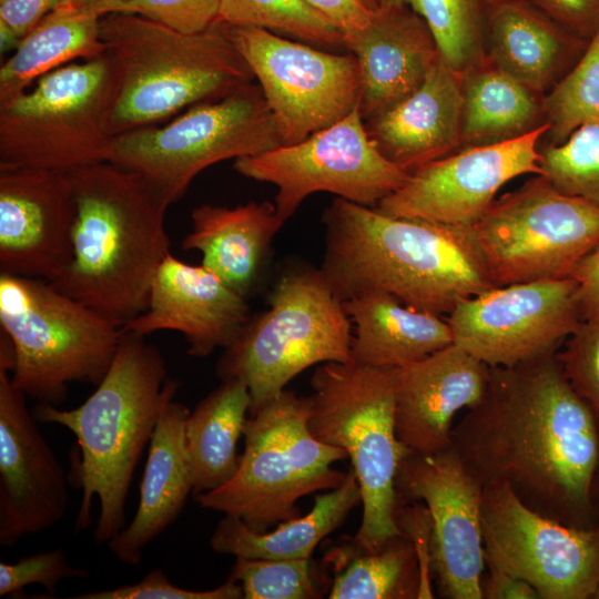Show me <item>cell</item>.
<instances>
[{
	"mask_svg": "<svg viewBox=\"0 0 599 599\" xmlns=\"http://www.w3.org/2000/svg\"><path fill=\"white\" fill-rule=\"evenodd\" d=\"M450 441L483 486L506 484L527 507L567 526H599L592 505L599 418L556 353L489 367L481 400Z\"/></svg>",
	"mask_w": 599,
	"mask_h": 599,
	"instance_id": "cell-1",
	"label": "cell"
},
{
	"mask_svg": "<svg viewBox=\"0 0 599 599\" xmlns=\"http://www.w3.org/2000/svg\"><path fill=\"white\" fill-rule=\"evenodd\" d=\"M322 222L319 270L342 302L379 292L446 317L459 302L497 287L470 226L395 217L341 197Z\"/></svg>",
	"mask_w": 599,
	"mask_h": 599,
	"instance_id": "cell-2",
	"label": "cell"
},
{
	"mask_svg": "<svg viewBox=\"0 0 599 599\" xmlns=\"http://www.w3.org/2000/svg\"><path fill=\"white\" fill-rule=\"evenodd\" d=\"M67 173L77 205L73 255L50 283L123 326L146 309L154 275L170 254V205L141 176L111 162Z\"/></svg>",
	"mask_w": 599,
	"mask_h": 599,
	"instance_id": "cell-3",
	"label": "cell"
},
{
	"mask_svg": "<svg viewBox=\"0 0 599 599\" xmlns=\"http://www.w3.org/2000/svg\"><path fill=\"white\" fill-rule=\"evenodd\" d=\"M144 337L122 332L109 370L77 408L38 404L32 410L38 422L61 425L77 437L81 458L73 463L72 473L82 499L74 528L91 526L97 497L100 512L93 539L100 545L126 526L125 500L135 467L164 404L181 385L167 377L162 354Z\"/></svg>",
	"mask_w": 599,
	"mask_h": 599,
	"instance_id": "cell-4",
	"label": "cell"
},
{
	"mask_svg": "<svg viewBox=\"0 0 599 599\" xmlns=\"http://www.w3.org/2000/svg\"><path fill=\"white\" fill-rule=\"evenodd\" d=\"M100 37L109 65L104 125L114 138L255 82L222 23L183 33L139 14L111 12L100 19Z\"/></svg>",
	"mask_w": 599,
	"mask_h": 599,
	"instance_id": "cell-5",
	"label": "cell"
},
{
	"mask_svg": "<svg viewBox=\"0 0 599 599\" xmlns=\"http://www.w3.org/2000/svg\"><path fill=\"white\" fill-rule=\"evenodd\" d=\"M395 370L356 363H324L314 372L308 428L319 441L342 448L362 495L363 517L354 542L376 550L402 534L396 474L409 450L395 424Z\"/></svg>",
	"mask_w": 599,
	"mask_h": 599,
	"instance_id": "cell-6",
	"label": "cell"
},
{
	"mask_svg": "<svg viewBox=\"0 0 599 599\" xmlns=\"http://www.w3.org/2000/svg\"><path fill=\"white\" fill-rule=\"evenodd\" d=\"M308 417V397L286 389L250 414L235 475L222 487L195 496L199 505L264 532L301 516L302 497L339 487L346 474L332 464L348 456L316 439Z\"/></svg>",
	"mask_w": 599,
	"mask_h": 599,
	"instance_id": "cell-7",
	"label": "cell"
},
{
	"mask_svg": "<svg viewBox=\"0 0 599 599\" xmlns=\"http://www.w3.org/2000/svg\"><path fill=\"white\" fill-rule=\"evenodd\" d=\"M352 322L321 270L292 268L275 283L268 307L251 318L224 352L216 375L244 382L250 414L306 368L352 361Z\"/></svg>",
	"mask_w": 599,
	"mask_h": 599,
	"instance_id": "cell-8",
	"label": "cell"
},
{
	"mask_svg": "<svg viewBox=\"0 0 599 599\" xmlns=\"http://www.w3.org/2000/svg\"><path fill=\"white\" fill-rule=\"evenodd\" d=\"M0 328L12 339V385L38 404L60 406L71 383L98 385L121 326L50 282L0 273Z\"/></svg>",
	"mask_w": 599,
	"mask_h": 599,
	"instance_id": "cell-9",
	"label": "cell"
},
{
	"mask_svg": "<svg viewBox=\"0 0 599 599\" xmlns=\"http://www.w3.org/2000/svg\"><path fill=\"white\" fill-rule=\"evenodd\" d=\"M282 145L258 84L195 104L162 126L115 136L109 162L141 176L169 205L206 167Z\"/></svg>",
	"mask_w": 599,
	"mask_h": 599,
	"instance_id": "cell-10",
	"label": "cell"
},
{
	"mask_svg": "<svg viewBox=\"0 0 599 599\" xmlns=\"http://www.w3.org/2000/svg\"><path fill=\"white\" fill-rule=\"evenodd\" d=\"M109 65L69 63L0 109V171L70 170L109 162L115 138L104 125Z\"/></svg>",
	"mask_w": 599,
	"mask_h": 599,
	"instance_id": "cell-11",
	"label": "cell"
},
{
	"mask_svg": "<svg viewBox=\"0 0 599 599\" xmlns=\"http://www.w3.org/2000/svg\"><path fill=\"white\" fill-rule=\"evenodd\" d=\"M470 229L497 286L565 278L599 247V207L537 174Z\"/></svg>",
	"mask_w": 599,
	"mask_h": 599,
	"instance_id": "cell-12",
	"label": "cell"
},
{
	"mask_svg": "<svg viewBox=\"0 0 599 599\" xmlns=\"http://www.w3.org/2000/svg\"><path fill=\"white\" fill-rule=\"evenodd\" d=\"M233 167L247 179L276 187L274 205L284 222L317 192L376 207L409 175L378 151L358 106L297 143L236 159Z\"/></svg>",
	"mask_w": 599,
	"mask_h": 599,
	"instance_id": "cell-13",
	"label": "cell"
},
{
	"mask_svg": "<svg viewBox=\"0 0 599 599\" xmlns=\"http://www.w3.org/2000/svg\"><path fill=\"white\" fill-rule=\"evenodd\" d=\"M223 26L263 92L282 145L308 138L358 106L361 72L351 52L318 50L262 28Z\"/></svg>",
	"mask_w": 599,
	"mask_h": 599,
	"instance_id": "cell-14",
	"label": "cell"
},
{
	"mask_svg": "<svg viewBox=\"0 0 599 599\" xmlns=\"http://www.w3.org/2000/svg\"><path fill=\"white\" fill-rule=\"evenodd\" d=\"M485 564L529 582L540 599H593L599 526H567L527 507L506 484L484 486Z\"/></svg>",
	"mask_w": 599,
	"mask_h": 599,
	"instance_id": "cell-15",
	"label": "cell"
},
{
	"mask_svg": "<svg viewBox=\"0 0 599 599\" xmlns=\"http://www.w3.org/2000/svg\"><path fill=\"white\" fill-rule=\"evenodd\" d=\"M445 318L453 343L489 367L555 354L582 322L571 277L497 286L459 302Z\"/></svg>",
	"mask_w": 599,
	"mask_h": 599,
	"instance_id": "cell-16",
	"label": "cell"
},
{
	"mask_svg": "<svg viewBox=\"0 0 599 599\" xmlns=\"http://www.w3.org/2000/svg\"><path fill=\"white\" fill-rule=\"evenodd\" d=\"M399 504L423 501L430 520L429 571L439 595L483 599L484 486L450 447L430 454L408 450L395 479Z\"/></svg>",
	"mask_w": 599,
	"mask_h": 599,
	"instance_id": "cell-17",
	"label": "cell"
},
{
	"mask_svg": "<svg viewBox=\"0 0 599 599\" xmlns=\"http://www.w3.org/2000/svg\"><path fill=\"white\" fill-rule=\"evenodd\" d=\"M545 123L519 138L464 146L409 173L376 209L384 214L451 226H471L498 191L525 174H541L539 141Z\"/></svg>",
	"mask_w": 599,
	"mask_h": 599,
	"instance_id": "cell-18",
	"label": "cell"
},
{
	"mask_svg": "<svg viewBox=\"0 0 599 599\" xmlns=\"http://www.w3.org/2000/svg\"><path fill=\"white\" fill-rule=\"evenodd\" d=\"M26 395L0 369V546L58 524L69 507L60 460L28 409Z\"/></svg>",
	"mask_w": 599,
	"mask_h": 599,
	"instance_id": "cell-19",
	"label": "cell"
},
{
	"mask_svg": "<svg viewBox=\"0 0 599 599\" xmlns=\"http://www.w3.org/2000/svg\"><path fill=\"white\" fill-rule=\"evenodd\" d=\"M75 219L67 172L0 171V273L57 280L72 261Z\"/></svg>",
	"mask_w": 599,
	"mask_h": 599,
	"instance_id": "cell-20",
	"label": "cell"
},
{
	"mask_svg": "<svg viewBox=\"0 0 599 599\" xmlns=\"http://www.w3.org/2000/svg\"><path fill=\"white\" fill-rule=\"evenodd\" d=\"M248 319L246 297L202 264L190 265L170 253L154 275L146 309L121 331L141 336L175 331L184 335L190 355L205 357L230 346Z\"/></svg>",
	"mask_w": 599,
	"mask_h": 599,
	"instance_id": "cell-21",
	"label": "cell"
},
{
	"mask_svg": "<svg viewBox=\"0 0 599 599\" xmlns=\"http://www.w3.org/2000/svg\"><path fill=\"white\" fill-rule=\"evenodd\" d=\"M489 366L450 344L395 370L396 434L409 450L436 453L450 447L451 420L483 398Z\"/></svg>",
	"mask_w": 599,
	"mask_h": 599,
	"instance_id": "cell-22",
	"label": "cell"
},
{
	"mask_svg": "<svg viewBox=\"0 0 599 599\" xmlns=\"http://www.w3.org/2000/svg\"><path fill=\"white\" fill-rule=\"evenodd\" d=\"M343 47L359 67L364 122L417 90L441 57L425 20L400 4L377 7L363 29L343 37Z\"/></svg>",
	"mask_w": 599,
	"mask_h": 599,
	"instance_id": "cell-23",
	"label": "cell"
},
{
	"mask_svg": "<svg viewBox=\"0 0 599 599\" xmlns=\"http://www.w3.org/2000/svg\"><path fill=\"white\" fill-rule=\"evenodd\" d=\"M461 80L440 57L420 87L365 121L368 136L390 162L412 173L461 148Z\"/></svg>",
	"mask_w": 599,
	"mask_h": 599,
	"instance_id": "cell-24",
	"label": "cell"
},
{
	"mask_svg": "<svg viewBox=\"0 0 599 599\" xmlns=\"http://www.w3.org/2000/svg\"><path fill=\"white\" fill-rule=\"evenodd\" d=\"M189 408L169 399L149 443L148 460L140 486V500L131 522L108 544L121 562L138 565L142 551L180 516L193 481L185 448Z\"/></svg>",
	"mask_w": 599,
	"mask_h": 599,
	"instance_id": "cell-25",
	"label": "cell"
},
{
	"mask_svg": "<svg viewBox=\"0 0 599 599\" xmlns=\"http://www.w3.org/2000/svg\"><path fill=\"white\" fill-rule=\"evenodd\" d=\"M587 42L525 0L488 8L487 59L537 94L545 95L561 80Z\"/></svg>",
	"mask_w": 599,
	"mask_h": 599,
	"instance_id": "cell-26",
	"label": "cell"
},
{
	"mask_svg": "<svg viewBox=\"0 0 599 599\" xmlns=\"http://www.w3.org/2000/svg\"><path fill=\"white\" fill-rule=\"evenodd\" d=\"M183 250L202 254V265L246 297L255 286L276 233L284 225L274 203L234 207L202 204L192 210Z\"/></svg>",
	"mask_w": 599,
	"mask_h": 599,
	"instance_id": "cell-27",
	"label": "cell"
},
{
	"mask_svg": "<svg viewBox=\"0 0 599 599\" xmlns=\"http://www.w3.org/2000/svg\"><path fill=\"white\" fill-rule=\"evenodd\" d=\"M354 332L352 361L399 368L453 344L445 317L418 311L379 292L343 302Z\"/></svg>",
	"mask_w": 599,
	"mask_h": 599,
	"instance_id": "cell-28",
	"label": "cell"
},
{
	"mask_svg": "<svg viewBox=\"0 0 599 599\" xmlns=\"http://www.w3.org/2000/svg\"><path fill=\"white\" fill-rule=\"evenodd\" d=\"M101 17L71 0L62 1L47 13L0 68V109L39 78L70 61L102 57L105 45L100 37Z\"/></svg>",
	"mask_w": 599,
	"mask_h": 599,
	"instance_id": "cell-29",
	"label": "cell"
},
{
	"mask_svg": "<svg viewBox=\"0 0 599 599\" xmlns=\"http://www.w3.org/2000/svg\"><path fill=\"white\" fill-rule=\"evenodd\" d=\"M362 504L359 485L351 469L343 484L317 495L312 509L276 525L271 531L256 532L242 519L225 515L210 539L211 548L235 558H311L316 546L343 525L353 508Z\"/></svg>",
	"mask_w": 599,
	"mask_h": 599,
	"instance_id": "cell-30",
	"label": "cell"
},
{
	"mask_svg": "<svg viewBox=\"0 0 599 599\" xmlns=\"http://www.w3.org/2000/svg\"><path fill=\"white\" fill-rule=\"evenodd\" d=\"M250 406L246 384L231 378L222 380L190 412L185 448L194 496L222 487L235 475L240 463L237 443Z\"/></svg>",
	"mask_w": 599,
	"mask_h": 599,
	"instance_id": "cell-31",
	"label": "cell"
},
{
	"mask_svg": "<svg viewBox=\"0 0 599 599\" xmlns=\"http://www.w3.org/2000/svg\"><path fill=\"white\" fill-rule=\"evenodd\" d=\"M461 148L504 142L546 122L542 98L487 58L460 75Z\"/></svg>",
	"mask_w": 599,
	"mask_h": 599,
	"instance_id": "cell-32",
	"label": "cell"
},
{
	"mask_svg": "<svg viewBox=\"0 0 599 599\" xmlns=\"http://www.w3.org/2000/svg\"><path fill=\"white\" fill-rule=\"evenodd\" d=\"M332 550L326 559L335 568L329 599L430 598L420 555L404 531L376 550H365L352 538Z\"/></svg>",
	"mask_w": 599,
	"mask_h": 599,
	"instance_id": "cell-33",
	"label": "cell"
},
{
	"mask_svg": "<svg viewBox=\"0 0 599 599\" xmlns=\"http://www.w3.org/2000/svg\"><path fill=\"white\" fill-rule=\"evenodd\" d=\"M407 6L429 27L445 62L459 75L486 58L488 7L484 0H375Z\"/></svg>",
	"mask_w": 599,
	"mask_h": 599,
	"instance_id": "cell-34",
	"label": "cell"
},
{
	"mask_svg": "<svg viewBox=\"0 0 599 599\" xmlns=\"http://www.w3.org/2000/svg\"><path fill=\"white\" fill-rule=\"evenodd\" d=\"M215 23L256 27L322 48H344L338 28L304 0H221Z\"/></svg>",
	"mask_w": 599,
	"mask_h": 599,
	"instance_id": "cell-35",
	"label": "cell"
},
{
	"mask_svg": "<svg viewBox=\"0 0 599 599\" xmlns=\"http://www.w3.org/2000/svg\"><path fill=\"white\" fill-rule=\"evenodd\" d=\"M551 144H559L578 126L599 123V29L575 65L542 98Z\"/></svg>",
	"mask_w": 599,
	"mask_h": 599,
	"instance_id": "cell-36",
	"label": "cell"
},
{
	"mask_svg": "<svg viewBox=\"0 0 599 599\" xmlns=\"http://www.w3.org/2000/svg\"><path fill=\"white\" fill-rule=\"evenodd\" d=\"M540 154L541 175L556 189L599 207V123L578 126Z\"/></svg>",
	"mask_w": 599,
	"mask_h": 599,
	"instance_id": "cell-37",
	"label": "cell"
},
{
	"mask_svg": "<svg viewBox=\"0 0 599 599\" xmlns=\"http://www.w3.org/2000/svg\"><path fill=\"white\" fill-rule=\"evenodd\" d=\"M230 578L237 581L245 599H316L311 558H235Z\"/></svg>",
	"mask_w": 599,
	"mask_h": 599,
	"instance_id": "cell-38",
	"label": "cell"
},
{
	"mask_svg": "<svg viewBox=\"0 0 599 599\" xmlns=\"http://www.w3.org/2000/svg\"><path fill=\"white\" fill-rule=\"evenodd\" d=\"M556 356L571 387L599 418V318L582 321Z\"/></svg>",
	"mask_w": 599,
	"mask_h": 599,
	"instance_id": "cell-39",
	"label": "cell"
},
{
	"mask_svg": "<svg viewBox=\"0 0 599 599\" xmlns=\"http://www.w3.org/2000/svg\"><path fill=\"white\" fill-rule=\"evenodd\" d=\"M89 576L85 568L68 561L62 548L41 551L13 564L0 561V597H21L24 588L32 583L43 586L48 597H53L59 581L87 579Z\"/></svg>",
	"mask_w": 599,
	"mask_h": 599,
	"instance_id": "cell-40",
	"label": "cell"
},
{
	"mask_svg": "<svg viewBox=\"0 0 599 599\" xmlns=\"http://www.w3.org/2000/svg\"><path fill=\"white\" fill-rule=\"evenodd\" d=\"M220 3L221 0H114L106 13L139 14L183 33H197L216 22Z\"/></svg>",
	"mask_w": 599,
	"mask_h": 599,
	"instance_id": "cell-41",
	"label": "cell"
},
{
	"mask_svg": "<svg viewBox=\"0 0 599 599\" xmlns=\"http://www.w3.org/2000/svg\"><path fill=\"white\" fill-rule=\"evenodd\" d=\"M73 599H241V585L229 577L219 587L210 590H190L172 583L161 569L151 570L136 583L112 589L92 591Z\"/></svg>",
	"mask_w": 599,
	"mask_h": 599,
	"instance_id": "cell-42",
	"label": "cell"
},
{
	"mask_svg": "<svg viewBox=\"0 0 599 599\" xmlns=\"http://www.w3.org/2000/svg\"><path fill=\"white\" fill-rule=\"evenodd\" d=\"M64 0H0V49L16 50L21 39Z\"/></svg>",
	"mask_w": 599,
	"mask_h": 599,
	"instance_id": "cell-43",
	"label": "cell"
},
{
	"mask_svg": "<svg viewBox=\"0 0 599 599\" xmlns=\"http://www.w3.org/2000/svg\"><path fill=\"white\" fill-rule=\"evenodd\" d=\"M577 37L589 40L599 29V0H525Z\"/></svg>",
	"mask_w": 599,
	"mask_h": 599,
	"instance_id": "cell-44",
	"label": "cell"
},
{
	"mask_svg": "<svg viewBox=\"0 0 599 599\" xmlns=\"http://www.w3.org/2000/svg\"><path fill=\"white\" fill-rule=\"evenodd\" d=\"M570 277L577 284V300L582 321L599 318V247L583 257Z\"/></svg>",
	"mask_w": 599,
	"mask_h": 599,
	"instance_id": "cell-45",
	"label": "cell"
},
{
	"mask_svg": "<svg viewBox=\"0 0 599 599\" xmlns=\"http://www.w3.org/2000/svg\"><path fill=\"white\" fill-rule=\"evenodd\" d=\"M326 16L342 32L343 37L363 29L373 10L362 0H304Z\"/></svg>",
	"mask_w": 599,
	"mask_h": 599,
	"instance_id": "cell-46",
	"label": "cell"
},
{
	"mask_svg": "<svg viewBox=\"0 0 599 599\" xmlns=\"http://www.w3.org/2000/svg\"><path fill=\"white\" fill-rule=\"evenodd\" d=\"M489 568L486 580L481 579L483 598L487 599H539L537 590L526 580L496 567Z\"/></svg>",
	"mask_w": 599,
	"mask_h": 599,
	"instance_id": "cell-47",
	"label": "cell"
},
{
	"mask_svg": "<svg viewBox=\"0 0 599 599\" xmlns=\"http://www.w3.org/2000/svg\"><path fill=\"white\" fill-rule=\"evenodd\" d=\"M71 1L80 7L97 11L101 16H104L106 13L109 6L114 0H71Z\"/></svg>",
	"mask_w": 599,
	"mask_h": 599,
	"instance_id": "cell-48",
	"label": "cell"
},
{
	"mask_svg": "<svg viewBox=\"0 0 599 599\" xmlns=\"http://www.w3.org/2000/svg\"><path fill=\"white\" fill-rule=\"evenodd\" d=\"M592 505H593L597 520L599 522V468H598L593 487H592Z\"/></svg>",
	"mask_w": 599,
	"mask_h": 599,
	"instance_id": "cell-49",
	"label": "cell"
},
{
	"mask_svg": "<svg viewBox=\"0 0 599 599\" xmlns=\"http://www.w3.org/2000/svg\"><path fill=\"white\" fill-rule=\"evenodd\" d=\"M370 10L375 11L377 6L375 0H362Z\"/></svg>",
	"mask_w": 599,
	"mask_h": 599,
	"instance_id": "cell-50",
	"label": "cell"
},
{
	"mask_svg": "<svg viewBox=\"0 0 599 599\" xmlns=\"http://www.w3.org/2000/svg\"><path fill=\"white\" fill-rule=\"evenodd\" d=\"M484 1L487 4V7L490 8L506 0H484Z\"/></svg>",
	"mask_w": 599,
	"mask_h": 599,
	"instance_id": "cell-51",
	"label": "cell"
},
{
	"mask_svg": "<svg viewBox=\"0 0 599 599\" xmlns=\"http://www.w3.org/2000/svg\"><path fill=\"white\" fill-rule=\"evenodd\" d=\"M593 599H599V587H598V589H597V591H596V593L593 596Z\"/></svg>",
	"mask_w": 599,
	"mask_h": 599,
	"instance_id": "cell-52",
	"label": "cell"
}]
</instances>
